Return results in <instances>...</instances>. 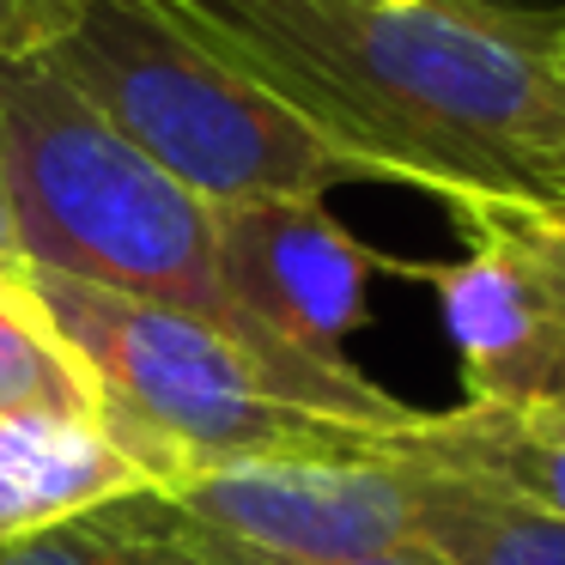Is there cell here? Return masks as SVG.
<instances>
[{
    "label": "cell",
    "instance_id": "obj_3",
    "mask_svg": "<svg viewBox=\"0 0 565 565\" xmlns=\"http://www.w3.org/2000/svg\"><path fill=\"white\" fill-rule=\"evenodd\" d=\"M38 62L207 207L383 183L377 164L207 43L171 0H79L38 43Z\"/></svg>",
    "mask_w": 565,
    "mask_h": 565
},
{
    "label": "cell",
    "instance_id": "obj_18",
    "mask_svg": "<svg viewBox=\"0 0 565 565\" xmlns=\"http://www.w3.org/2000/svg\"><path fill=\"white\" fill-rule=\"evenodd\" d=\"M559 67H565V7H559Z\"/></svg>",
    "mask_w": 565,
    "mask_h": 565
},
{
    "label": "cell",
    "instance_id": "obj_12",
    "mask_svg": "<svg viewBox=\"0 0 565 565\" xmlns=\"http://www.w3.org/2000/svg\"><path fill=\"white\" fill-rule=\"evenodd\" d=\"M0 419L31 426H86L110 438V395L86 371V359L50 329L31 305L25 280L0 286Z\"/></svg>",
    "mask_w": 565,
    "mask_h": 565
},
{
    "label": "cell",
    "instance_id": "obj_1",
    "mask_svg": "<svg viewBox=\"0 0 565 565\" xmlns=\"http://www.w3.org/2000/svg\"><path fill=\"white\" fill-rule=\"evenodd\" d=\"M383 183L444 207L565 195L559 7L535 0H171Z\"/></svg>",
    "mask_w": 565,
    "mask_h": 565
},
{
    "label": "cell",
    "instance_id": "obj_17",
    "mask_svg": "<svg viewBox=\"0 0 565 565\" xmlns=\"http://www.w3.org/2000/svg\"><path fill=\"white\" fill-rule=\"evenodd\" d=\"M541 213H547V220H553V232H559V237H565V195H559V201H553V207H541Z\"/></svg>",
    "mask_w": 565,
    "mask_h": 565
},
{
    "label": "cell",
    "instance_id": "obj_9",
    "mask_svg": "<svg viewBox=\"0 0 565 565\" xmlns=\"http://www.w3.org/2000/svg\"><path fill=\"white\" fill-rule=\"evenodd\" d=\"M140 487L147 468L104 431L0 419V547Z\"/></svg>",
    "mask_w": 565,
    "mask_h": 565
},
{
    "label": "cell",
    "instance_id": "obj_11",
    "mask_svg": "<svg viewBox=\"0 0 565 565\" xmlns=\"http://www.w3.org/2000/svg\"><path fill=\"white\" fill-rule=\"evenodd\" d=\"M0 565H213L201 553L195 516L159 487L86 504L25 541H7Z\"/></svg>",
    "mask_w": 565,
    "mask_h": 565
},
{
    "label": "cell",
    "instance_id": "obj_14",
    "mask_svg": "<svg viewBox=\"0 0 565 565\" xmlns=\"http://www.w3.org/2000/svg\"><path fill=\"white\" fill-rule=\"evenodd\" d=\"M79 0H0V55H38V43Z\"/></svg>",
    "mask_w": 565,
    "mask_h": 565
},
{
    "label": "cell",
    "instance_id": "obj_2",
    "mask_svg": "<svg viewBox=\"0 0 565 565\" xmlns=\"http://www.w3.org/2000/svg\"><path fill=\"white\" fill-rule=\"evenodd\" d=\"M0 159L31 268L207 322L256 359L286 402L371 438H407L431 414L371 383L353 359L317 365L274 341L225 286L213 207L140 159L38 55H0Z\"/></svg>",
    "mask_w": 565,
    "mask_h": 565
},
{
    "label": "cell",
    "instance_id": "obj_7",
    "mask_svg": "<svg viewBox=\"0 0 565 565\" xmlns=\"http://www.w3.org/2000/svg\"><path fill=\"white\" fill-rule=\"evenodd\" d=\"M468 256L402 268L438 292L444 329L462 359L468 402L487 407H529L541 371L553 359L559 310H553V280L541 262V237L529 207H475L462 213Z\"/></svg>",
    "mask_w": 565,
    "mask_h": 565
},
{
    "label": "cell",
    "instance_id": "obj_15",
    "mask_svg": "<svg viewBox=\"0 0 565 565\" xmlns=\"http://www.w3.org/2000/svg\"><path fill=\"white\" fill-rule=\"evenodd\" d=\"M195 535H201V553H207L213 565H298V559H274V553L244 547V541H232V535H220V529H207L201 516H195ZM353 565H438V559H426V553H390V559H353Z\"/></svg>",
    "mask_w": 565,
    "mask_h": 565
},
{
    "label": "cell",
    "instance_id": "obj_10",
    "mask_svg": "<svg viewBox=\"0 0 565 565\" xmlns=\"http://www.w3.org/2000/svg\"><path fill=\"white\" fill-rule=\"evenodd\" d=\"M402 444L414 456H426V462L480 475L492 487L516 492V499H535L565 516V431L559 426H541V419L511 414V407L462 402V407H444V414H426Z\"/></svg>",
    "mask_w": 565,
    "mask_h": 565
},
{
    "label": "cell",
    "instance_id": "obj_8",
    "mask_svg": "<svg viewBox=\"0 0 565 565\" xmlns=\"http://www.w3.org/2000/svg\"><path fill=\"white\" fill-rule=\"evenodd\" d=\"M407 468L419 516V553L438 565H565V516L535 499L492 487L480 475L444 468L390 438Z\"/></svg>",
    "mask_w": 565,
    "mask_h": 565
},
{
    "label": "cell",
    "instance_id": "obj_16",
    "mask_svg": "<svg viewBox=\"0 0 565 565\" xmlns=\"http://www.w3.org/2000/svg\"><path fill=\"white\" fill-rule=\"evenodd\" d=\"M25 244H19V213H13V189H7V159H0V286L25 280Z\"/></svg>",
    "mask_w": 565,
    "mask_h": 565
},
{
    "label": "cell",
    "instance_id": "obj_13",
    "mask_svg": "<svg viewBox=\"0 0 565 565\" xmlns=\"http://www.w3.org/2000/svg\"><path fill=\"white\" fill-rule=\"evenodd\" d=\"M529 220H535L541 262H547V280H553L559 334H553V359H547V371H541V383H535V395H529V407H511V414H529V419H541V426H559V431H565V237L553 232V220H547L541 207H529Z\"/></svg>",
    "mask_w": 565,
    "mask_h": 565
},
{
    "label": "cell",
    "instance_id": "obj_5",
    "mask_svg": "<svg viewBox=\"0 0 565 565\" xmlns=\"http://www.w3.org/2000/svg\"><path fill=\"white\" fill-rule=\"evenodd\" d=\"M189 516L298 565H353L419 553L407 468L390 438L334 462H244L207 468L171 492Z\"/></svg>",
    "mask_w": 565,
    "mask_h": 565
},
{
    "label": "cell",
    "instance_id": "obj_4",
    "mask_svg": "<svg viewBox=\"0 0 565 565\" xmlns=\"http://www.w3.org/2000/svg\"><path fill=\"white\" fill-rule=\"evenodd\" d=\"M31 305L86 359L110 395V438L147 468L159 492L207 468L244 462H334L371 450V431L286 402L256 359L220 329L147 298L25 268Z\"/></svg>",
    "mask_w": 565,
    "mask_h": 565
},
{
    "label": "cell",
    "instance_id": "obj_6",
    "mask_svg": "<svg viewBox=\"0 0 565 565\" xmlns=\"http://www.w3.org/2000/svg\"><path fill=\"white\" fill-rule=\"evenodd\" d=\"M213 225H220V268L237 305L280 347L317 365H347V334L365 322L371 274L390 262L371 256L310 195L232 201V207H213Z\"/></svg>",
    "mask_w": 565,
    "mask_h": 565
}]
</instances>
